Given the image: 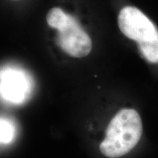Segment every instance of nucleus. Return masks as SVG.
Here are the masks:
<instances>
[{
  "label": "nucleus",
  "instance_id": "f03ea898",
  "mask_svg": "<svg viewBox=\"0 0 158 158\" xmlns=\"http://www.w3.org/2000/svg\"><path fill=\"white\" fill-rule=\"evenodd\" d=\"M118 24L126 37L137 43L148 62L158 63V31L141 10L133 7H124L118 14Z\"/></svg>",
  "mask_w": 158,
  "mask_h": 158
},
{
  "label": "nucleus",
  "instance_id": "7ed1b4c3",
  "mask_svg": "<svg viewBox=\"0 0 158 158\" xmlns=\"http://www.w3.org/2000/svg\"><path fill=\"white\" fill-rule=\"evenodd\" d=\"M56 44L69 56L82 58L92 51V40L73 16L68 14L67 23L58 30Z\"/></svg>",
  "mask_w": 158,
  "mask_h": 158
},
{
  "label": "nucleus",
  "instance_id": "f257e3e1",
  "mask_svg": "<svg viewBox=\"0 0 158 158\" xmlns=\"http://www.w3.org/2000/svg\"><path fill=\"white\" fill-rule=\"evenodd\" d=\"M143 134V122L133 108L120 110L106 128L104 140L100 145L101 153L108 158H118L136 147Z\"/></svg>",
  "mask_w": 158,
  "mask_h": 158
},
{
  "label": "nucleus",
  "instance_id": "39448f33",
  "mask_svg": "<svg viewBox=\"0 0 158 158\" xmlns=\"http://www.w3.org/2000/svg\"><path fill=\"white\" fill-rule=\"evenodd\" d=\"M68 14H66L62 9L54 7L48 11L46 15V21L49 27L59 30L67 23Z\"/></svg>",
  "mask_w": 158,
  "mask_h": 158
},
{
  "label": "nucleus",
  "instance_id": "423d86ee",
  "mask_svg": "<svg viewBox=\"0 0 158 158\" xmlns=\"http://www.w3.org/2000/svg\"><path fill=\"white\" fill-rule=\"evenodd\" d=\"M13 137V130L10 125L6 122H0V141L8 143Z\"/></svg>",
  "mask_w": 158,
  "mask_h": 158
},
{
  "label": "nucleus",
  "instance_id": "20e7f679",
  "mask_svg": "<svg viewBox=\"0 0 158 158\" xmlns=\"http://www.w3.org/2000/svg\"><path fill=\"white\" fill-rule=\"evenodd\" d=\"M28 81L21 73L11 71L1 83V91L7 100L21 102L28 93Z\"/></svg>",
  "mask_w": 158,
  "mask_h": 158
}]
</instances>
